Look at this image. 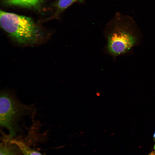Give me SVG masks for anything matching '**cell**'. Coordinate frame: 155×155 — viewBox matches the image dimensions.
<instances>
[{"label":"cell","mask_w":155,"mask_h":155,"mask_svg":"<svg viewBox=\"0 0 155 155\" xmlns=\"http://www.w3.org/2000/svg\"><path fill=\"white\" fill-rule=\"evenodd\" d=\"M82 0H58L56 5L58 11L59 13L65 10L74 3Z\"/></svg>","instance_id":"7"},{"label":"cell","mask_w":155,"mask_h":155,"mask_svg":"<svg viewBox=\"0 0 155 155\" xmlns=\"http://www.w3.org/2000/svg\"><path fill=\"white\" fill-rule=\"evenodd\" d=\"M1 125L8 129L7 136L13 138L20 131L18 123L22 118L32 111L30 106L21 103L11 92L3 91L0 94Z\"/></svg>","instance_id":"3"},{"label":"cell","mask_w":155,"mask_h":155,"mask_svg":"<svg viewBox=\"0 0 155 155\" xmlns=\"http://www.w3.org/2000/svg\"><path fill=\"white\" fill-rule=\"evenodd\" d=\"M12 141L19 147L24 155H44L39 152L33 149L20 140L14 138L11 139Z\"/></svg>","instance_id":"5"},{"label":"cell","mask_w":155,"mask_h":155,"mask_svg":"<svg viewBox=\"0 0 155 155\" xmlns=\"http://www.w3.org/2000/svg\"><path fill=\"white\" fill-rule=\"evenodd\" d=\"M8 3L24 7H35L39 5L43 0H5Z\"/></svg>","instance_id":"6"},{"label":"cell","mask_w":155,"mask_h":155,"mask_svg":"<svg viewBox=\"0 0 155 155\" xmlns=\"http://www.w3.org/2000/svg\"><path fill=\"white\" fill-rule=\"evenodd\" d=\"M0 24L11 39L19 44L34 45L44 38L43 32L29 17L1 10Z\"/></svg>","instance_id":"1"},{"label":"cell","mask_w":155,"mask_h":155,"mask_svg":"<svg viewBox=\"0 0 155 155\" xmlns=\"http://www.w3.org/2000/svg\"><path fill=\"white\" fill-rule=\"evenodd\" d=\"M112 33L108 37V48L115 55L126 53L140 42V29L134 20L126 15H120Z\"/></svg>","instance_id":"2"},{"label":"cell","mask_w":155,"mask_h":155,"mask_svg":"<svg viewBox=\"0 0 155 155\" xmlns=\"http://www.w3.org/2000/svg\"><path fill=\"white\" fill-rule=\"evenodd\" d=\"M0 155H20L22 154L18 146L7 136H4L0 144Z\"/></svg>","instance_id":"4"},{"label":"cell","mask_w":155,"mask_h":155,"mask_svg":"<svg viewBox=\"0 0 155 155\" xmlns=\"http://www.w3.org/2000/svg\"><path fill=\"white\" fill-rule=\"evenodd\" d=\"M153 136H154V139L155 140V132L154 133V134Z\"/></svg>","instance_id":"9"},{"label":"cell","mask_w":155,"mask_h":155,"mask_svg":"<svg viewBox=\"0 0 155 155\" xmlns=\"http://www.w3.org/2000/svg\"><path fill=\"white\" fill-rule=\"evenodd\" d=\"M154 149L155 150V144L154 146Z\"/></svg>","instance_id":"10"},{"label":"cell","mask_w":155,"mask_h":155,"mask_svg":"<svg viewBox=\"0 0 155 155\" xmlns=\"http://www.w3.org/2000/svg\"><path fill=\"white\" fill-rule=\"evenodd\" d=\"M148 155H155V151H153L151 152Z\"/></svg>","instance_id":"8"}]
</instances>
